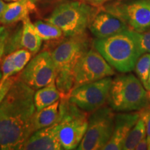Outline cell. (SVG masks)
<instances>
[{
  "instance_id": "obj_25",
  "label": "cell",
  "mask_w": 150,
  "mask_h": 150,
  "mask_svg": "<svg viewBox=\"0 0 150 150\" xmlns=\"http://www.w3.org/2000/svg\"><path fill=\"white\" fill-rule=\"evenodd\" d=\"M138 37L142 54L150 53V29L143 33H138Z\"/></svg>"
},
{
  "instance_id": "obj_23",
  "label": "cell",
  "mask_w": 150,
  "mask_h": 150,
  "mask_svg": "<svg viewBox=\"0 0 150 150\" xmlns=\"http://www.w3.org/2000/svg\"><path fill=\"white\" fill-rule=\"evenodd\" d=\"M16 74L22 71L29 63L32 54L26 49L22 48L11 53Z\"/></svg>"
},
{
  "instance_id": "obj_22",
  "label": "cell",
  "mask_w": 150,
  "mask_h": 150,
  "mask_svg": "<svg viewBox=\"0 0 150 150\" xmlns=\"http://www.w3.org/2000/svg\"><path fill=\"white\" fill-rule=\"evenodd\" d=\"M22 24L18 27L13 33H9L5 47L4 56L16 52V50L22 48Z\"/></svg>"
},
{
  "instance_id": "obj_32",
  "label": "cell",
  "mask_w": 150,
  "mask_h": 150,
  "mask_svg": "<svg viewBox=\"0 0 150 150\" xmlns=\"http://www.w3.org/2000/svg\"><path fill=\"white\" fill-rule=\"evenodd\" d=\"M147 144H148V149H150V137L147 138Z\"/></svg>"
},
{
  "instance_id": "obj_19",
  "label": "cell",
  "mask_w": 150,
  "mask_h": 150,
  "mask_svg": "<svg viewBox=\"0 0 150 150\" xmlns=\"http://www.w3.org/2000/svg\"><path fill=\"white\" fill-rule=\"evenodd\" d=\"M147 137L146 132V124L143 118L140 116L136 125L129 133L125 144L123 150H134L137 144L142 139Z\"/></svg>"
},
{
  "instance_id": "obj_14",
  "label": "cell",
  "mask_w": 150,
  "mask_h": 150,
  "mask_svg": "<svg viewBox=\"0 0 150 150\" xmlns=\"http://www.w3.org/2000/svg\"><path fill=\"white\" fill-rule=\"evenodd\" d=\"M139 117V112L115 115L112 136L103 150L122 149L129 133L136 125Z\"/></svg>"
},
{
  "instance_id": "obj_21",
  "label": "cell",
  "mask_w": 150,
  "mask_h": 150,
  "mask_svg": "<svg viewBox=\"0 0 150 150\" xmlns=\"http://www.w3.org/2000/svg\"><path fill=\"white\" fill-rule=\"evenodd\" d=\"M135 71L142 85L147 82L150 72V53L142 54L137 61Z\"/></svg>"
},
{
  "instance_id": "obj_11",
  "label": "cell",
  "mask_w": 150,
  "mask_h": 150,
  "mask_svg": "<svg viewBox=\"0 0 150 150\" xmlns=\"http://www.w3.org/2000/svg\"><path fill=\"white\" fill-rule=\"evenodd\" d=\"M19 79L34 90L54 81L56 68L52 54L48 51H43L37 54L22 70Z\"/></svg>"
},
{
  "instance_id": "obj_35",
  "label": "cell",
  "mask_w": 150,
  "mask_h": 150,
  "mask_svg": "<svg viewBox=\"0 0 150 150\" xmlns=\"http://www.w3.org/2000/svg\"><path fill=\"white\" fill-rule=\"evenodd\" d=\"M0 149H1V147H0Z\"/></svg>"
},
{
  "instance_id": "obj_8",
  "label": "cell",
  "mask_w": 150,
  "mask_h": 150,
  "mask_svg": "<svg viewBox=\"0 0 150 150\" xmlns=\"http://www.w3.org/2000/svg\"><path fill=\"white\" fill-rule=\"evenodd\" d=\"M104 8L122 20L130 31L143 33L150 29V0L113 1Z\"/></svg>"
},
{
  "instance_id": "obj_5",
  "label": "cell",
  "mask_w": 150,
  "mask_h": 150,
  "mask_svg": "<svg viewBox=\"0 0 150 150\" xmlns=\"http://www.w3.org/2000/svg\"><path fill=\"white\" fill-rule=\"evenodd\" d=\"M95 14L93 6L84 1H70L58 6L46 21L59 27L65 36H78L85 33Z\"/></svg>"
},
{
  "instance_id": "obj_34",
  "label": "cell",
  "mask_w": 150,
  "mask_h": 150,
  "mask_svg": "<svg viewBox=\"0 0 150 150\" xmlns=\"http://www.w3.org/2000/svg\"><path fill=\"white\" fill-rule=\"evenodd\" d=\"M148 96H149V98H150V93L148 94Z\"/></svg>"
},
{
  "instance_id": "obj_6",
  "label": "cell",
  "mask_w": 150,
  "mask_h": 150,
  "mask_svg": "<svg viewBox=\"0 0 150 150\" xmlns=\"http://www.w3.org/2000/svg\"><path fill=\"white\" fill-rule=\"evenodd\" d=\"M58 122L59 139L63 149H76L88 125L86 112L70 102L67 97H61Z\"/></svg>"
},
{
  "instance_id": "obj_30",
  "label": "cell",
  "mask_w": 150,
  "mask_h": 150,
  "mask_svg": "<svg viewBox=\"0 0 150 150\" xmlns=\"http://www.w3.org/2000/svg\"><path fill=\"white\" fill-rule=\"evenodd\" d=\"M6 6V4L3 0H0V19H1V16L4 13V11L5 10Z\"/></svg>"
},
{
  "instance_id": "obj_18",
  "label": "cell",
  "mask_w": 150,
  "mask_h": 150,
  "mask_svg": "<svg viewBox=\"0 0 150 150\" xmlns=\"http://www.w3.org/2000/svg\"><path fill=\"white\" fill-rule=\"evenodd\" d=\"M61 99V94L56 87V82L52 81L48 85L38 89L34 93L35 110H39L50 106Z\"/></svg>"
},
{
  "instance_id": "obj_13",
  "label": "cell",
  "mask_w": 150,
  "mask_h": 150,
  "mask_svg": "<svg viewBox=\"0 0 150 150\" xmlns=\"http://www.w3.org/2000/svg\"><path fill=\"white\" fill-rule=\"evenodd\" d=\"M22 150L63 149L59 136L58 120L50 126L33 132L26 141Z\"/></svg>"
},
{
  "instance_id": "obj_4",
  "label": "cell",
  "mask_w": 150,
  "mask_h": 150,
  "mask_svg": "<svg viewBox=\"0 0 150 150\" xmlns=\"http://www.w3.org/2000/svg\"><path fill=\"white\" fill-rule=\"evenodd\" d=\"M108 100L112 110L131 112L147 106L149 96L141 81L130 74L118 76L112 81Z\"/></svg>"
},
{
  "instance_id": "obj_28",
  "label": "cell",
  "mask_w": 150,
  "mask_h": 150,
  "mask_svg": "<svg viewBox=\"0 0 150 150\" xmlns=\"http://www.w3.org/2000/svg\"><path fill=\"white\" fill-rule=\"evenodd\" d=\"M83 1L84 2L88 4L93 6H101L107 2L117 1V0H83Z\"/></svg>"
},
{
  "instance_id": "obj_20",
  "label": "cell",
  "mask_w": 150,
  "mask_h": 150,
  "mask_svg": "<svg viewBox=\"0 0 150 150\" xmlns=\"http://www.w3.org/2000/svg\"><path fill=\"white\" fill-rule=\"evenodd\" d=\"M34 25L42 40H56L60 38L63 35L62 31L59 27L50 22L38 20L35 22Z\"/></svg>"
},
{
  "instance_id": "obj_17",
  "label": "cell",
  "mask_w": 150,
  "mask_h": 150,
  "mask_svg": "<svg viewBox=\"0 0 150 150\" xmlns=\"http://www.w3.org/2000/svg\"><path fill=\"white\" fill-rule=\"evenodd\" d=\"M42 38L38 33L34 24L28 16L22 21V45L32 54L38 52L42 45Z\"/></svg>"
},
{
  "instance_id": "obj_2",
  "label": "cell",
  "mask_w": 150,
  "mask_h": 150,
  "mask_svg": "<svg viewBox=\"0 0 150 150\" xmlns=\"http://www.w3.org/2000/svg\"><path fill=\"white\" fill-rule=\"evenodd\" d=\"M93 47L112 68L123 73L134 70L138 59L143 54L138 33L130 30L104 38L95 39Z\"/></svg>"
},
{
  "instance_id": "obj_9",
  "label": "cell",
  "mask_w": 150,
  "mask_h": 150,
  "mask_svg": "<svg viewBox=\"0 0 150 150\" xmlns=\"http://www.w3.org/2000/svg\"><path fill=\"white\" fill-rule=\"evenodd\" d=\"M112 81L108 76L74 88L67 96L69 101L86 112H93L106 104Z\"/></svg>"
},
{
  "instance_id": "obj_24",
  "label": "cell",
  "mask_w": 150,
  "mask_h": 150,
  "mask_svg": "<svg viewBox=\"0 0 150 150\" xmlns=\"http://www.w3.org/2000/svg\"><path fill=\"white\" fill-rule=\"evenodd\" d=\"M1 74H2L1 81H4L16 74V68H15L11 54L6 56V57L3 59L1 66Z\"/></svg>"
},
{
  "instance_id": "obj_1",
  "label": "cell",
  "mask_w": 150,
  "mask_h": 150,
  "mask_svg": "<svg viewBox=\"0 0 150 150\" xmlns=\"http://www.w3.org/2000/svg\"><path fill=\"white\" fill-rule=\"evenodd\" d=\"M34 93V89L18 79L0 104L1 149H22L32 134Z\"/></svg>"
},
{
  "instance_id": "obj_26",
  "label": "cell",
  "mask_w": 150,
  "mask_h": 150,
  "mask_svg": "<svg viewBox=\"0 0 150 150\" xmlns=\"http://www.w3.org/2000/svg\"><path fill=\"white\" fill-rule=\"evenodd\" d=\"M16 79V77L12 76L4 81H0V104Z\"/></svg>"
},
{
  "instance_id": "obj_15",
  "label": "cell",
  "mask_w": 150,
  "mask_h": 150,
  "mask_svg": "<svg viewBox=\"0 0 150 150\" xmlns=\"http://www.w3.org/2000/svg\"><path fill=\"white\" fill-rule=\"evenodd\" d=\"M35 0H18L6 4L0 22L7 25L23 21L35 9Z\"/></svg>"
},
{
  "instance_id": "obj_12",
  "label": "cell",
  "mask_w": 150,
  "mask_h": 150,
  "mask_svg": "<svg viewBox=\"0 0 150 150\" xmlns=\"http://www.w3.org/2000/svg\"><path fill=\"white\" fill-rule=\"evenodd\" d=\"M88 28L97 38H104L129 30L122 20L105 10L95 14Z\"/></svg>"
},
{
  "instance_id": "obj_27",
  "label": "cell",
  "mask_w": 150,
  "mask_h": 150,
  "mask_svg": "<svg viewBox=\"0 0 150 150\" xmlns=\"http://www.w3.org/2000/svg\"><path fill=\"white\" fill-rule=\"evenodd\" d=\"M9 33L8 30L5 27H0V63L4 56L6 43Z\"/></svg>"
},
{
  "instance_id": "obj_36",
  "label": "cell",
  "mask_w": 150,
  "mask_h": 150,
  "mask_svg": "<svg viewBox=\"0 0 150 150\" xmlns=\"http://www.w3.org/2000/svg\"><path fill=\"white\" fill-rule=\"evenodd\" d=\"M35 1H36V0H35Z\"/></svg>"
},
{
  "instance_id": "obj_3",
  "label": "cell",
  "mask_w": 150,
  "mask_h": 150,
  "mask_svg": "<svg viewBox=\"0 0 150 150\" xmlns=\"http://www.w3.org/2000/svg\"><path fill=\"white\" fill-rule=\"evenodd\" d=\"M89 50V40L83 35L70 37L52 52L56 68V85L61 97H67L74 86V71L79 60Z\"/></svg>"
},
{
  "instance_id": "obj_31",
  "label": "cell",
  "mask_w": 150,
  "mask_h": 150,
  "mask_svg": "<svg viewBox=\"0 0 150 150\" xmlns=\"http://www.w3.org/2000/svg\"><path fill=\"white\" fill-rule=\"evenodd\" d=\"M143 86L145 87V88L147 90V91L150 92V72H149V77H148V79H147V82H146V83L144 84Z\"/></svg>"
},
{
  "instance_id": "obj_10",
  "label": "cell",
  "mask_w": 150,
  "mask_h": 150,
  "mask_svg": "<svg viewBox=\"0 0 150 150\" xmlns=\"http://www.w3.org/2000/svg\"><path fill=\"white\" fill-rule=\"evenodd\" d=\"M113 68L95 48L89 49L79 60L74 71L73 88L110 76Z\"/></svg>"
},
{
  "instance_id": "obj_7",
  "label": "cell",
  "mask_w": 150,
  "mask_h": 150,
  "mask_svg": "<svg viewBox=\"0 0 150 150\" xmlns=\"http://www.w3.org/2000/svg\"><path fill=\"white\" fill-rule=\"evenodd\" d=\"M115 114L112 108L103 106L93 112L79 150H103L109 141L114 127Z\"/></svg>"
},
{
  "instance_id": "obj_16",
  "label": "cell",
  "mask_w": 150,
  "mask_h": 150,
  "mask_svg": "<svg viewBox=\"0 0 150 150\" xmlns=\"http://www.w3.org/2000/svg\"><path fill=\"white\" fill-rule=\"evenodd\" d=\"M60 99L50 106L39 110H35L31 123L32 134L39 129L53 125L59 120Z\"/></svg>"
},
{
  "instance_id": "obj_33",
  "label": "cell",
  "mask_w": 150,
  "mask_h": 150,
  "mask_svg": "<svg viewBox=\"0 0 150 150\" xmlns=\"http://www.w3.org/2000/svg\"><path fill=\"white\" fill-rule=\"evenodd\" d=\"M1 77H2V74H1V69H0V81H1Z\"/></svg>"
},
{
  "instance_id": "obj_29",
  "label": "cell",
  "mask_w": 150,
  "mask_h": 150,
  "mask_svg": "<svg viewBox=\"0 0 150 150\" xmlns=\"http://www.w3.org/2000/svg\"><path fill=\"white\" fill-rule=\"evenodd\" d=\"M148 149V144L147 137L144 138L137 144L134 150H147Z\"/></svg>"
}]
</instances>
